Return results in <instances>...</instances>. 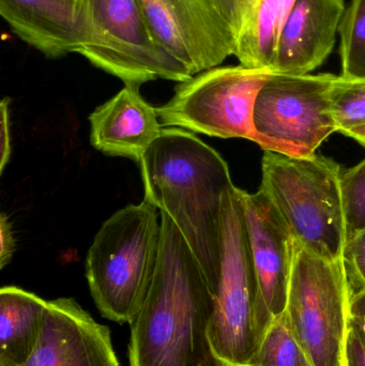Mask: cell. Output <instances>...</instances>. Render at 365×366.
Masks as SVG:
<instances>
[{
    "label": "cell",
    "instance_id": "1",
    "mask_svg": "<svg viewBox=\"0 0 365 366\" xmlns=\"http://www.w3.org/2000/svg\"><path fill=\"white\" fill-rule=\"evenodd\" d=\"M158 267L130 322V366H225L209 337L214 295L190 245L160 210Z\"/></svg>",
    "mask_w": 365,
    "mask_h": 366
},
{
    "label": "cell",
    "instance_id": "2",
    "mask_svg": "<svg viewBox=\"0 0 365 366\" xmlns=\"http://www.w3.org/2000/svg\"><path fill=\"white\" fill-rule=\"evenodd\" d=\"M145 199L167 213L216 292L222 256L223 204L233 189L226 161L194 133L164 128L139 161Z\"/></svg>",
    "mask_w": 365,
    "mask_h": 366
},
{
    "label": "cell",
    "instance_id": "3",
    "mask_svg": "<svg viewBox=\"0 0 365 366\" xmlns=\"http://www.w3.org/2000/svg\"><path fill=\"white\" fill-rule=\"evenodd\" d=\"M159 209L129 204L103 223L86 258V277L99 311L130 324L149 292L161 247Z\"/></svg>",
    "mask_w": 365,
    "mask_h": 366
},
{
    "label": "cell",
    "instance_id": "4",
    "mask_svg": "<svg viewBox=\"0 0 365 366\" xmlns=\"http://www.w3.org/2000/svg\"><path fill=\"white\" fill-rule=\"evenodd\" d=\"M261 189L296 242L327 259L342 260L346 244L340 164L324 156L293 157L265 150Z\"/></svg>",
    "mask_w": 365,
    "mask_h": 366
},
{
    "label": "cell",
    "instance_id": "5",
    "mask_svg": "<svg viewBox=\"0 0 365 366\" xmlns=\"http://www.w3.org/2000/svg\"><path fill=\"white\" fill-rule=\"evenodd\" d=\"M351 301L342 260L321 257L294 241L285 315L313 365L347 366Z\"/></svg>",
    "mask_w": 365,
    "mask_h": 366
},
{
    "label": "cell",
    "instance_id": "6",
    "mask_svg": "<svg viewBox=\"0 0 365 366\" xmlns=\"http://www.w3.org/2000/svg\"><path fill=\"white\" fill-rule=\"evenodd\" d=\"M81 21L79 54L124 85L192 79L156 40L137 0H81Z\"/></svg>",
    "mask_w": 365,
    "mask_h": 366
},
{
    "label": "cell",
    "instance_id": "7",
    "mask_svg": "<svg viewBox=\"0 0 365 366\" xmlns=\"http://www.w3.org/2000/svg\"><path fill=\"white\" fill-rule=\"evenodd\" d=\"M257 282L238 187L224 197L220 277L209 337L225 366H251L259 345Z\"/></svg>",
    "mask_w": 365,
    "mask_h": 366
},
{
    "label": "cell",
    "instance_id": "8",
    "mask_svg": "<svg viewBox=\"0 0 365 366\" xmlns=\"http://www.w3.org/2000/svg\"><path fill=\"white\" fill-rule=\"evenodd\" d=\"M336 77L330 73H274L255 99L254 143L287 156L315 154L330 135L338 132L330 99Z\"/></svg>",
    "mask_w": 365,
    "mask_h": 366
},
{
    "label": "cell",
    "instance_id": "9",
    "mask_svg": "<svg viewBox=\"0 0 365 366\" xmlns=\"http://www.w3.org/2000/svg\"><path fill=\"white\" fill-rule=\"evenodd\" d=\"M269 69L216 66L176 87L173 98L156 107L163 128H180L220 139L254 142L253 109Z\"/></svg>",
    "mask_w": 365,
    "mask_h": 366
},
{
    "label": "cell",
    "instance_id": "10",
    "mask_svg": "<svg viewBox=\"0 0 365 366\" xmlns=\"http://www.w3.org/2000/svg\"><path fill=\"white\" fill-rule=\"evenodd\" d=\"M161 45L195 76L234 55L236 38L209 0H137Z\"/></svg>",
    "mask_w": 365,
    "mask_h": 366
},
{
    "label": "cell",
    "instance_id": "11",
    "mask_svg": "<svg viewBox=\"0 0 365 366\" xmlns=\"http://www.w3.org/2000/svg\"><path fill=\"white\" fill-rule=\"evenodd\" d=\"M257 282L259 342L274 318L284 313L294 259V237L284 219L261 189H238Z\"/></svg>",
    "mask_w": 365,
    "mask_h": 366
},
{
    "label": "cell",
    "instance_id": "12",
    "mask_svg": "<svg viewBox=\"0 0 365 366\" xmlns=\"http://www.w3.org/2000/svg\"><path fill=\"white\" fill-rule=\"evenodd\" d=\"M24 366H120L111 331L74 299L47 301L44 326L31 358Z\"/></svg>",
    "mask_w": 365,
    "mask_h": 366
},
{
    "label": "cell",
    "instance_id": "13",
    "mask_svg": "<svg viewBox=\"0 0 365 366\" xmlns=\"http://www.w3.org/2000/svg\"><path fill=\"white\" fill-rule=\"evenodd\" d=\"M344 0H295L281 30L271 71L310 74L334 51Z\"/></svg>",
    "mask_w": 365,
    "mask_h": 366
},
{
    "label": "cell",
    "instance_id": "14",
    "mask_svg": "<svg viewBox=\"0 0 365 366\" xmlns=\"http://www.w3.org/2000/svg\"><path fill=\"white\" fill-rule=\"evenodd\" d=\"M90 143L106 156L139 162L162 134L156 107L144 100L139 86L126 85L89 116Z\"/></svg>",
    "mask_w": 365,
    "mask_h": 366
},
{
    "label": "cell",
    "instance_id": "15",
    "mask_svg": "<svg viewBox=\"0 0 365 366\" xmlns=\"http://www.w3.org/2000/svg\"><path fill=\"white\" fill-rule=\"evenodd\" d=\"M0 13L19 39L46 57L79 53L81 0H0Z\"/></svg>",
    "mask_w": 365,
    "mask_h": 366
},
{
    "label": "cell",
    "instance_id": "16",
    "mask_svg": "<svg viewBox=\"0 0 365 366\" xmlns=\"http://www.w3.org/2000/svg\"><path fill=\"white\" fill-rule=\"evenodd\" d=\"M47 301L15 286L0 290V366H24L42 335Z\"/></svg>",
    "mask_w": 365,
    "mask_h": 366
},
{
    "label": "cell",
    "instance_id": "17",
    "mask_svg": "<svg viewBox=\"0 0 365 366\" xmlns=\"http://www.w3.org/2000/svg\"><path fill=\"white\" fill-rule=\"evenodd\" d=\"M238 30L234 56L241 66L271 70L281 30L295 0H235Z\"/></svg>",
    "mask_w": 365,
    "mask_h": 366
},
{
    "label": "cell",
    "instance_id": "18",
    "mask_svg": "<svg viewBox=\"0 0 365 366\" xmlns=\"http://www.w3.org/2000/svg\"><path fill=\"white\" fill-rule=\"evenodd\" d=\"M251 366H314L294 335L285 312L266 328Z\"/></svg>",
    "mask_w": 365,
    "mask_h": 366
},
{
    "label": "cell",
    "instance_id": "19",
    "mask_svg": "<svg viewBox=\"0 0 365 366\" xmlns=\"http://www.w3.org/2000/svg\"><path fill=\"white\" fill-rule=\"evenodd\" d=\"M341 76L365 79V0H351L341 21Z\"/></svg>",
    "mask_w": 365,
    "mask_h": 366
},
{
    "label": "cell",
    "instance_id": "20",
    "mask_svg": "<svg viewBox=\"0 0 365 366\" xmlns=\"http://www.w3.org/2000/svg\"><path fill=\"white\" fill-rule=\"evenodd\" d=\"M330 99L339 133L365 124V79L336 76Z\"/></svg>",
    "mask_w": 365,
    "mask_h": 366
},
{
    "label": "cell",
    "instance_id": "21",
    "mask_svg": "<svg viewBox=\"0 0 365 366\" xmlns=\"http://www.w3.org/2000/svg\"><path fill=\"white\" fill-rule=\"evenodd\" d=\"M346 242L365 230V160L341 177Z\"/></svg>",
    "mask_w": 365,
    "mask_h": 366
},
{
    "label": "cell",
    "instance_id": "22",
    "mask_svg": "<svg viewBox=\"0 0 365 366\" xmlns=\"http://www.w3.org/2000/svg\"><path fill=\"white\" fill-rule=\"evenodd\" d=\"M342 262L353 298L365 290V230L347 241Z\"/></svg>",
    "mask_w": 365,
    "mask_h": 366
},
{
    "label": "cell",
    "instance_id": "23",
    "mask_svg": "<svg viewBox=\"0 0 365 366\" xmlns=\"http://www.w3.org/2000/svg\"><path fill=\"white\" fill-rule=\"evenodd\" d=\"M10 99L4 98L0 104V173H4L11 157L10 122L9 104Z\"/></svg>",
    "mask_w": 365,
    "mask_h": 366
},
{
    "label": "cell",
    "instance_id": "24",
    "mask_svg": "<svg viewBox=\"0 0 365 366\" xmlns=\"http://www.w3.org/2000/svg\"><path fill=\"white\" fill-rule=\"evenodd\" d=\"M347 365L365 366V337L353 320L347 340Z\"/></svg>",
    "mask_w": 365,
    "mask_h": 366
},
{
    "label": "cell",
    "instance_id": "25",
    "mask_svg": "<svg viewBox=\"0 0 365 366\" xmlns=\"http://www.w3.org/2000/svg\"><path fill=\"white\" fill-rule=\"evenodd\" d=\"M0 238H1L0 268L4 269L11 262L13 254L16 249L12 226H11L10 219L6 213H1V217H0Z\"/></svg>",
    "mask_w": 365,
    "mask_h": 366
},
{
    "label": "cell",
    "instance_id": "26",
    "mask_svg": "<svg viewBox=\"0 0 365 366\" xmlns=\"http://www.w3.org/2000/svg\"><path fill=\"white\" fill-rule=\"evenodd\" d=\"M209 2L218 11L219 14L229 24L236 38L238 30V16L235 0H209Z\"/></svg>",
    "mask_w": 365,
    "mask_h": 366
},
{
    "label": "cell",
    "instance_id": "27",
    "mask_svg": "<svg viewBox=\"0 0 365 366\" xmlns=\"http://www.w3.org/2000/svg\"><path fill=\"white\" fill-rule=\"evenodd\" d=\"M351 317H365V290L356 295L351 301Z\"/></svg>",
    "mask_w": 365,
    "mask_h": 366
},
{
    "label": "cell",
    "instance_id": "28",
    "mask_svg": "<svg viewBox=\"0 0 365 366\" xmlns=\"http://www.w3.org/2000/svg\"><path fill=\"white\" fill-rule=\"evenodd\" d=\"M342 134L346 135V137H351L355 139L356 142L360 144V145L365 147V124H360V126L353 127V128L349 129V130L342 132Z\"/></svg>",
    "mask_w": 365,
    "mask_h": 366
},
{
    "label": "cell",
    "instance_id": "29",
    "mask_svg": "<svg viewBox=\"0 0 365 366\" xmlns=\"http://www.w3.org/2000/svg\"><path fill=\"white\" fill-rule=\"evenodd\" d=\"M351 320L358 327V329L364 333L365 337V317L351 318Z\"/></svg>",
    "mask_w": 365,
    "mask_h": 366
},
{
    "label": "cell",
    "instance_id": "30",
    "mask_svg": "<svg viewBox=\"0 0 365 366\" xmlns=\"http://www.w3.org/2000/svg\"><path fill=\"white\" fill-rule=\"evenodd\" d=\"M347 366H349V365H347Z\"/></svg>",
    "mask_w": 365,
    "mask_h": 366
}]
</instances>
